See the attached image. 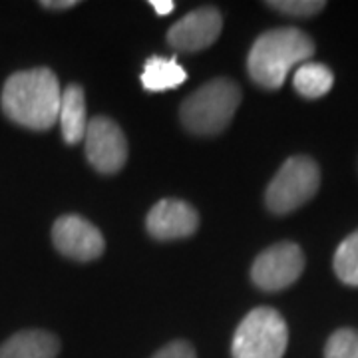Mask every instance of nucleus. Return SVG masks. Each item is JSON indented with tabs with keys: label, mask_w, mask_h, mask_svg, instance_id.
I'll return each mask as SVG.
<instances>
[{
	"label": "nucleus",
	"mask_w": 358,
	"mask_h": 358,
	"mask_svg": "<svg viewBox=\"0 0 358 358\" xmlns=\"http://www.w3.org/2000/svg\"><path fill=\"white\" fill-rule=\"evenodd\" d=\"M52 241L62 255L82 263L98 259L106 249V241L100 229L94 223H90L88 219L74 213L56 219L52 227Z\"/></svg>",
	"instance_id": "obj_8"
},
{
	"label": "nucleus",
	"mask_w": 358,
	"mask_h": 358,
	"mask_svg": "<svg viewBox=\"0 0 358 358\" xmlns=\"http://www.w3.org/2000/svg\"><path fill=\"white\" fill-rule=\"evenodd\" d=\"M241 103V90L227 78H215L189 94L179 115L183 126L197 136H217L227 128Z\"/></svg>",
	"instance_id": "obj_3"
},
{
	"label": "nucleus",
	"mask_w": 358,
	"mask_h": 358,
	"mask_svg": "<svg viewBox=\"0 0 358 358\" xmlns=\"http://www.w3.org/2000/svg\"><path fill=\"white\" fill-rule=\"evenodd\" d=\"M305 271V255L296 243H277L257 257L251 267V279L259 289L275 293L299 281Z\"/></svg>",
	"instance_id": "obj_6"
},
{
	"label": "nucleus",
	"mask_w": 358,
	"mask_h": 358,
	"mask_svg": "<svg viewBox=\"0 0 358 358\" xmlns=\"http://www.w3.org/2000/svg\"><path fill=\"white\" fill-rule=\"evenodd\" d=\"M221 14L213 6L187 13L167 30V44L178 52H199L209 48L221 34Z\"/></svg>",
	"instance_id": "obj_9"
},
{
	"label": "nucleus",
	"mask_w": 358,
	"mask_h": 358,
	"mask_svg": "<svg viewBox=\"0 0 358 358\" xmlns=\"http://www.w3.org/2000/svg\"><path fill=\"white\" fill-rule=\"evenodd\" d=\"M333 267L336 277L345 285L358 287V229L338 245L334 253Z\"/></svg>",
	"instance_id": "obj_15"
},
{
	"label": "nucleus",
	"mask_w": 358,
	"mask_h": 358,
	"mask_svg": "<svg viewBox=\"0 0 358 358\" xmlns=\"http://www.w3.org/2000/svg\"><path fill=\"white\" fill-rule=\"evenodd\" d=\"M40 4L48 10H66V8H74L78 0H42Z\"/></svg>",
	"instance_id": "obj_19"
},
{
	"label": "nucleus",
	"mask_w": 358,
	"mask_h": 358,
	"mask_svg": "<svg viewBox=\"0 0 358 358\" xmlns=\"http://www.w3.org/2000/svg\"><path fill=\"white\" fill-rule=\"evenodd\" d=\"M148 231L159 241L189 237L199 227V215L193 205L181 199H162L148 213Z\"/></svg>",
	"instance_id": "obj_10"
},
{
	"label": "nucleus",
	"mask_w": 358,
	"mask_h": 358,
	"mask_svg": "<svg viewBox=\"0 0 358 358\" xmlns=\"http://www.w3.org/2000/svg\"><path fill=\"white\" fill-rule=\"evenodd\" d=\"M152 358H195V350L185 341H173L162 350H157Z\"/></svg>",
	"instance_id": "obj_18"
},
{
	"label": "nucleus",
	"mask_w": 358,
	"mask_h": 358,
	"mask_svg": "<svg viewBox=\"0 0 358 358\" xmlns=\"http://www.w3.org/2000/svg\"><path fill=\"white\" fill-rule=\"evenodd\" d=\"M334 84V74L329 66L320 62H305L294 70V90L308 100H317L327 96Z\"/></svg>",
	"instance_id": "obj_14"
},
{
	"label": "nucleus",
	"mask_w": 358,
	"mask_h": 358,
	"mask_svg": "<svg viewBox=\"0 0 358 358\" xmlns=\"http://www.w3.org/2000/svg\"><path fill=\"white\" fill-rule=\"evenodd\" d=\"M187 80V72L176 58L152 56L145 60L141 72V84L148 92H166L181 86Z\"/></svg>",
	"instance_id": "obj_13"
},
{
	"label": "nucleus",
	"mask_w": 358,
	"mask_h": 358,
	"mask_svg": "<svg viewBox=\"0 0 358 358\" xmlns=\"http://www.w3.org/2000/svg\"><path fill=\"white\" fill-rule=\"evenodd\" d=\"M324 358H358V333L355 329H338L324 346Z\"/></svg>",
	"instance_id": "obj_16"
},
{
	"label": "nucleus",
	"mask_w": 358,
	"mask_h": 358,
	"mask_svg": "<svg viewBox=\"0 0 358 358\" xmlns=\"http://www.w3.org/2000/svg\"><path fill=\"white\" fill-rule=\"evenodd\" d=\"M58 122L62 128V138L66 143L74 145L84 140L88 120H86V96L78 84H70L62 90V102L58 112Z\"/></svg>",
	"instance_id": "obj_12"
},
{
	"label": "nucleus",
	"mask_w": 358,
	"mask_h": 358,
	"mask_svg": "<svg viewBox=\"0 0 358 358\" xmlns=\"http://www.w3.org/2000/svg\"><path fill=\"white\" fill-rule=\"evenodd\" d=\"M86 157L100 173H115L126 166L128 141L124 131L110 117H94L86 128Z\"/></svg>",
	"instance_id": "obj_7"
},
{
	"label": "nucleus",
	"mask_w": 358,
	"mask_h": 358,
	"mask_svg": "<svg viewBox=\"0 0 358 358\" xmlns=\"http://www.w3.org/2000/svg\"><path fill=\"white\" fill-rule=\"evenodd\" d=\"M58 352L60 341L40 329L20 331L0 345V358H56Z\"/></svg>",
	"instance_id": "obj_11"
},
{
	"label": "nucleus",
	"mask_w": 358,
	"mask_h": 358,
	"mask_svg": "<svg viewBox=\"0 0 358 358\" xmlns=\"http://www.w3.org/2000/svg\"><path fill=\"white\" fill-rule=\"evenodd\" d=\"M319 185L320 171L317 162L307 155H293L271 179L265 192V203L268 211L287 215L313 199Z\"/></svg>",
	"instance_id": "obj_5"
},
{
	"label": "nucleus",
	"mask_w": 358,
	"mask_h": 358,
	"mask_svg": "<svg viewBox=\"0 0 358 358\" xmlns=\"http://www.w3.org/2000/svg\"><path fill=\"white\" fill-rule=\"evenodd\" d=\"M150 4H152V8H154L159 16H167V14L173 13V8H176V4H173L171 0H152Z\"/></svg>",
	"instance_id": "obj_20"
},
{
	"label": "nucleus",
	"mask_w": 358,
	"mask_h": 358,
	"mask_svg": "<svg viewBox=\"0 0 358 358\" xmlns=\"http://www.w3.org/2000/svg\"><path fill=\"white\" fill-rule=\"evenodd\" d=\"M315 54V42L303 30L287 26L261 34L247 56V70L257 86L277 90L285 84L294 66L308 62Z\"/></svg>",
	"instance_id": "obj_2"
},
{
	"label": "nucleus",
	"mask_w": 358,
	"mask_h": 358,
	"mask_svg": "<svg viewBox=\"0 0 358 358\" xmlns=\"http://www.w3.org/2000/svg\"><path fill=\"white\" fill-rule=\"evenodd\" d=\"M289 345V329L279 310L257 307L233 334V358H282Z\"/></svg>",
	"instance_id": "obj_4"
},
{
	"label": "nucleus",
	"mask_w": 358,
	"mask_h": 358,
	"mask_svg": "<svg viewBox=\"0 0 358 358\" xmlns=\"http://www.w3.org/2000/svg\"><path fill=\"white\" fill-rule=\"evenodd\" d=\"M0 102L4 115L14 124L46 131L58 120L62 88L50 68L20 70L4 82Z\"/></svg>",
	"instance_id": "obj_1"
},
{
	"label": "nucleus",
	"mask_w": 358,
	"mask_h": 358,
	"mask_svg": "<svg viewBox=\"0 0 358 358\" xmlns=\"http://www.w3.org/2000/svg\"><path fill=\"white\" fill-rule=\"evenodd\" d=\"M267 6L289 16H313L320 13L327 6V2L322 0H275V2H267Z\"/></svg>",
	"instance_id": "obj_17"
}]
</instances>
